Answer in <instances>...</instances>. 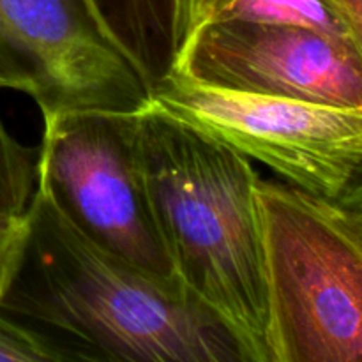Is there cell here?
<instances>
[{
	"label": "cell",
	"mask_w": 362,
	"mask_h": 362,
	"mask_svg": "<svg viewBox=\"0 0 362 362\" xmlns=\"http://www.w3.org/2000/svg\"><path fill=\"white\" fill-rule=\"evenodd\" d=\"M30 235L0 310L64 362H246L228 329L179 279H163L80 232L37 179Z\"/></svg>",
	"instance_id": "1"
},
{
	"label": "cell",
	"mask_w": 362,
	"mask_h": 362,
	"mask_svg": "<svg viewBox=\"0 0 362 362\" xmlns=\"http://www.w3.org/2000/svg\"><path fill=\"white\" fill-rule=\"evenodd\" d=\"M131 140L177 279L228 329L246 362H271L251 159L151 105L131 113Z\"/></svg>",
	"instance_id": "2"
},
{
	"label": "cell",
	"mask_w": 362,
	"mask_h": 362,
	"mask_svg": "<svg viewBox=\"0 0 362 362\" xmlns=\"http://www.w3.org/2000/svg\"><path fill=\"white\" fill-rule=\"evenodd\" d=\"M271 362H362V211L258 177Z\"/></svg>",
	"instance_id": "3"
},
{
	"label": "cell",
	"mask_w": 362,
	"mask_h": 362,
	"mask_svg": "<svg viewBox=\"0 0 362 362\" xmlns=\"http://www.w3.org/2000/svg\"><path fill=\"white\" fill-rule=\"evenodd\" d=\"M151 106L204 131L281 180L362 211V110L253 94L168 73Z\"/></svg>",
	"instance_id": "4"
},
{
	"label": "cell",
	"mask_w": 362,
	"mask_h": 362,
	"mask_svg": "<svg viewBox=\"0 0 362 362\" xmlns=\"http://www.w3.org/2000/svg\"><path fill=\"white\" fill-rule=\"evenodd\" d=\"M37 179L83 235L129 264L177 279L156 226L131 140V113L42 119Z\"/></svg>",
	"instance_id": "5"
},
{
	"label": "cell",
	"mask_w": 362,
	"mask_h": 362,
	"mask_svg": "<svg viewBox=\"0 0 362 362\" xmlns=\"http://www.w3.org/2000/svg\"><path fill=\"white\" fill-rule=\"evenodd\" d=\"M0 88L28 95L42 119L134 113L151 103L148 87L103 34L87 0H0Z\"/></svg>",
	"instance_id": "6"
},
{
	"label": "cell",
	"mask_w": 362,
	"mask_h": 362,
	"mask_svg": "<svg viewBox=\"0 0 362 362\" xmlns=\"http://www.w3.org/2000/svg\"><path fill=\"white\" fill-rule=\"evenodd\" d=\"M170 73L232 90L362 110L356 48L296 25L207 23L184 41Z\"/></svg>",
	"instance_id": "7"
},
{
	"label": "cell",
	"mask_w": 362,
	"mask_h": 362,
	"mask_svg": "<svg viewBox=\"0 0 362 362\" xmlns=\"http://www.w3.org/2000/svg\"><path fill=\"white\" fill-rule=\"evenodd\" d=\"M87 4L106 39L152 90L175 62V0H87Z\"/></svg>",
	"instance_id": "8"
},
{
	"label": "cell",
	"mask_w": 362,
	"mask_h": 362,
	"mask_svg": "<svg viewBox=\"0 0 362 362\" xmlns=\"http://www.w3.org/2000/svg\"><path fill=\"white\" fill-rule=\"evenodd\" d=\"M214 21L296 25L354 46L346 27L325 0H175L177 53L197 28Z\"/></svg>",
	"instance_id": "9"
},
{
	"label": "cell",
	"mask_w": 362,
	"mask_h": 362,
	"mask_svg": "<svg viewBox=\"0 0 362 362\" xmlns=\"http://www.w3.org/2000/svg\"><path fill=\"white\" fill-rule=\"evenodd\" d=\"M39 148L21 144L0 117V211L28 209L37 184Z\"/></svg>",
	"instance_id": "10"
},
{
	"label": "cell",
	"mask_w": 362,
	"mask_h": 362,
	"mask_svg": "<svg viewBox=\"0 0 362 362\" xmlns=\"http://www.w3.org/2000/svg\"><path fill=\"white\" fill-rule=\"evenodd\" d=\"M0 362H64L39 332L0 310Z\"/></svg>",
	"instance_id": "11"
},
{
	"label": "cell",
	"mask_w": 362,
	"mask_h": 362,
	"mask_svg": "<svg viewBox=\"0 0 362 362\" xmlns=\"http://www.w3.org/2000/svg\"><path fill=\"white\" fill-rule=\"evenodd\" d=\"M30 235V214L0 211V300L6 297L20 271Z\"/></svg>",
	"instance_id": "12"
},
{
	"label": "cell",
	"mask_w": 362,
	"mask_h": 362,
	"mask_svg": "<svg viewBox=\"0 0 362 362\" xmlns=\"http://www.w3.org/2000/svg\"><path fill=\"white\" fill-rule=\"evenodd\" d=\"M349 30L350 39L362 59V0H325Z\"/></svg>",
	"instance_id": "13"
}]
</instances>
